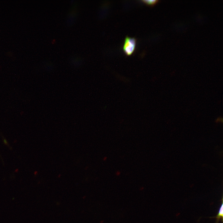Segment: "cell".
Here are the masks:
<instances>
[{
    "label": "cell",
    "instance_id": "1",
    "mask_svg": "<svg viewBox=\"0 0 223 223\" xmlns=\"http://www.w3.org/2000/svg\"><path fill=\"white\" fill-rule=\"evenodd\" d=\"M137 40L135 37L126 36L123 46V50L127 56L132 55L135 51Z\"/></svg>",
    "mask_w": 223,
    "mask_h": 223
},
{
    "label": "cell",
    "instance_id": "3",
    "mask_svg": "<svg viewBox=\"0 0 223 223\" xmlns=\"http://www.w3.org/2000/svg\"><path fill=\"white\" fill-rule=\"evenodd\" d=\"M222 204L219 209L218 212L216 216H215L211 217L210 218H214L216 219V223H218L219 221L221 220L222 222H223V197L222 198Z\"/></svg>",
    "mask_w": 223,
    "mask_h": 223
},
{
    "label": "cell",
    "instance_id": "4",
    "mask_svg": "<svg viewBox=\"0 0 223 223\" xmlns=\"http://www.w3.org/2000/svg\"><path fill=\"white\" fill-rule=\"evenodd\" d=\"M142 2L146 5L152 6L157 3L159 0H142L140 1Z\"/></svg>",
    "mask_w": 223,
    "mask_h": 223
},
{
    "label": "cell",
    "instance_id": "2",
    "mask_svg": "<svg viewBox=\"0 0 223 223\" xmlns=\"http://www.w3.org/2000/svg\"><path fill=\"white\" fill-rule=\"evenodd\" d=\"M78 5L75 3L71 7L68 14L67 20L68 25L72 26L74 23L78 15Z\"/></svg>",
    "mask_w": 223,
    "mask_h": 223
},
{
    "label": "cell",
    "instance_id": "5",
    "mask_svg": "<svg viewBox=\"0 0 223 223\" xmlns=\"http://www.w3.org/2000/svg\"><path fill=\"white\" fill-rule=\"evenodd\" d=\"M3 142H4V143L5 144L7 145V144H8V143H7V141L5 139V138L3 139Z\"/></svg>",
    "mask_w": 223,
    "mask_h": 223
}]
</instances>
